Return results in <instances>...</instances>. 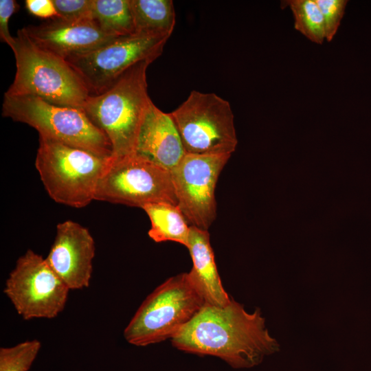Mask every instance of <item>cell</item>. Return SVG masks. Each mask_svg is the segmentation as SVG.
<instances>
[{
	"instance_id": "6da1fadb",
	"label": "cell",
	"mask_w": 371,
	"mask_h": 371,
	"mask_svg": "<svg viewBox=\"0 0 371 371\" xmlns=\"http://www.w3.org/2000/svg\"><path fill=\"white\" fill-rule=\"evenodd\" d=\"M181 351L211 355L234 368H250L279 350L259 308L247 313L233 299L224 307L205 304L171 339Z\"/></svg>"
},
{
	"instance_id": "7a4b0ae2",
	"label": "cell",
	"mask_w": 371,
	"mask_h": 371,
	"mask_svg": "<svg viewBox=\"0 0 371 371\" xmlns=\"http://www.w3.org/2000/svg\"><path fill=\"white\" fill-rule=\"evenodd\" d=\"M153 60H143L122 74L106 90L90 95L81 109L109 139L111 158L134 154L139 131L152 101L146 71Z\"/></svg>"
},
{
	"instance_id": "3957f363",
	"label": "cell",
	"mask_w": 371,
	"mask_h": 371,
	"mask_svg": "<svg viewBox=\"0 0 371 371\" xmlns=\"http://www.w3.org/2000/svg\"><path fill=\"white\" fill-rule=\"evenodd\" d=\"M11 49L16 69L4 94L33 95L56 105L81 109L91 94L66 60L35 44L24 28L17 31Z\"/></svg>"
},
{
	"instance_id": "277c9868",
	"label": "cell",
	"mask_w": 371,
	"mask_h": 371,
	"mask_svg": "<svg viewBox=\"0 0 371 371\" xmlns=\"http://www.w3.org/2000/svg\"><path fill=\"white\" fill-rule=\"evenodd\" d=\"M111 157L39 137L35 166L55 202L81 208L95 200L98 182Z\"/></svg>"
},
{
	"instance_id": "5b68a950",
	"label": "cell",
	"mask_w": 371,
	"mask_h": 371,
	"mask_svg": "<svg viewBox=\"0 0 371 371\" xmlns=\"http://www.w3.org/2000/svg\"><path fill=\"white\" fill-rule=\"evenodd\" d=\"M2 115L32 126L39 137L111 157L109 139L80 108L56 105L33 95L4 94Z\"/></svg>"
},
{
	"instance_id": "8992f818",
	"label": "cell",
	"mask_w": 371,
	"mask_h": 371,
	"mask_svg": "<svg viewBox=\"0 0 371 371\" xmlns=\"http://www.w3.org/2000/svg\"><path fill=\"white\" fill-rule=\"evenodd\" d=\"M205 304L188 273L172 276L144 300L124 328V337L137 346L172 339Z\"/></svg>"
},
{
	"instance_id": "52a82bcc",
	"label": "cell",
	"mask_w": 371,
	"mask_h": 371,
	"mask_svg": "<svg viewBox=\"0 0 371 371\" xmlns=\"http://www.w3.org/2000/svg\"><path fill=\"white\" fill-rule=\"evenodd\" d=\"M170 114L186 154L231 155L235 150L233 111L216 94L193 90Z\"/></svg>"
},
{
	"instance_id": "ba28073f",
	"label": "cell",
	"mask_w": 371,
	"mask_h": 371,
	"mask_svg": "<svg viewBox=\"0 0 371 371\" xmlns=\"http://www.w3.org/2000/svg\"><path fill=\"white\" fill-rule=\"evenodd\" d=\"M95 200L141 208L155 203L178 205L171 172L135 154L111 157Z\"/></svg>"
},
{
	"instance_id": "9c48e42d",
	"label": "cell",
	"mask_w": 371,
	"mask_h": 371,
	"mask_svg": "<svg viewBox=\"0 0 371 371\" xmlns=\"http://www.w3.org/2000/svg\"><path fill=\"white\" fill-rule=\"evenodd\" d=\"M69 291L45 258L32 249L18 258L3 289L25 320L56 317L63 311Z\"/></svg>"
},
{
	"instance_id": "30bf717a",
	"label": "cell",
	"mask_w": 371,
	"mask_h": 371,
	"mask_svg": "<svg viewBox=\"0 0 371 371\" xmlns=\"http://www.w3.org/2000/svg\"><path fill=\"white\" fill-rule=\"evenodd\" d=\"M168 38L142 34L117 37L95 49L71 56L67 62L83 80L91 95L100 94L128 69L143 60H156Z\"/></svg>"
},
{
	"instance_id": "8fae6325",
	"label": "cell",
	"mask_w": 371,
	"mask_h": 371,
	"mask_svg": "<svg viewBox=\"0 0 371 371\" xmlns=\"http://www.w3.org/2000/svg\"><path fill=\"white\" fill-rule=\"evenodd\" d=\"M230 156L186 154L171 170L178 206L190 225L207 230L216 218L215 188Z\"/></svg>"
},
{
	"instance_id": "7c38bea8",
	"label": "cell",
	"mask_w": 371,
	"mask_h": 371,
	"mask_svg": "<svg viewBox=\"0 0 371 371\" xmlns=\"http://www.w3.org/2000/svg\"><path fill=\"white\" fill-rule=\"evenodd\" d=\"M95 251L94 239L88 229L67 220L57 225L45 260L70 290L81 289L89 285Z\"/></svg>"
},
{
	"instance_id": "4fadbf2b",
	"label": "cell",
	"mask_w": 371,
	"mask_h": 371,
	"mask_svg": "<svg viewBox=\"0 0 371 371\" xmlns=\"http://www.w3.org/2000/svg\"><path fill=\"white\" fill-rule=\"evenodd\" d=\"M23 28L35 44L65 60L98 48L117 38L104 32L92 19H57Z\"/></svg>"
},
{
	"instance_id": "5bb4252c",
	"label": "cell",
	"mask_w": 371,
	"mask_h": 371,
	"mask_svg": "<svg viewBox=\"0 0 371 371\" xmlns=\"http://www.w3.org/2000/svg\"><path fill=\"white\" fill-rule=\"evenodd\" d=\"M134 154L172 170L186 153L170 113L150 102L142 120Z\"/></svg>"
},
{
	"instance_id": "9a60e30c",
	"label": "cell",
	"mask_w": 371,
	"mask_h": 371,
	"mask_svg": "<svg viewBox=\"0 0 371 371\" xmlns=\"http://www.w3.org/2000/svg\"><path fill=\"white\" fill-rule=\"evenodd\" d=\"M187 248L193 262L188 278L205 304L218 307L228 305L232 299L222 284L207 230L190 225Z\"/></svg>"
},
{
	"instance_id": "2e32d148",
	"label": "cell",
	"mask_w": 371,
	"mask_h": 371,
	"mask_svg": "<svg viewBox=\"0 0 371 371\" xmlns=\"http://www.w3.org/2000/svg\"><path fill=\"white\" fill-rule=\"evenodd\" d=\"M135 33L168 38L176 22L172 0H130Z\"/></svg>"
},
{
	"instance_id": "e0dca14e",
	"label": "cell",
	"mask_w": 371,
	"mask_h": 371,
	"mask_svg": "<svg viewBox=\"0 0 371 371\" xmlns=\"http://www.w3.org/2000/svg\"><path fill=\"white\" fill-rule=\"evenodd\" d=\"M143 209L150 221L149 237L156 243L173 241L188 247L190 226L178 205L155 203Z\"/></svg>"
},
{
	"instance_id": "ac0fdd59",
	"label": "cell",
	"mask_w": 371,
	"mask_h": 371,
	"mask_svg": "<svg viewBox=\"0 0 371 371\" xmlns=\"http://www.w3.org/2000/svg\"><path fill=\"white\" fill-rule=\"evenodd\" d=\"M91 16L109 36L135 34L130 0H93Z\"/></svg>"
},
{
	"instance_id": "d6986e66",
	"label": "cell",
	"mask_w": 371,
	"mask_h": 371,
	"mask_svg": "<svg viewBox=\"0 0 371 371\" xmlns=\"http://www.w3.org/2000/svg\"><path fill=\"white\" fill-rule=\"evenodd\" d=\"M282 6L292 12L294 28L313 43L322 45L326 41L323 15L315 0H286Z\"/></svg>"
},
{
	"instance_id": "ffe728a7",
	"label": "cell",
	"mask_w": 371,
	"mask_h": 371,
	"mask_svg": "<svg viewBox=\"0 0 371 371\" xmlns=\"http://www.w3.org/2000/svg\"><path fill=\"white\" fill-rule=\"evenodd\" d=\"M41 343L26 340L14 346L0 348V371H27L35 360Z\"/></svg>"
},
{
	"instance_id": "44dd1931",
	"label": "cell",
	"mask_w": 371,
	"mask_h": 371,
	"mask_svg": "<svg viewBox=\"0 0 371 371\" xmlns=\"http://www.w3.org/2000/svg\"><path fill=\"white\" fill-rule=\"evenodd\" d=\"M324 20L326 41L330 42L336 35L344 17L348 1L315 0Z\"/></svg>"
},
{
	"instance_id": "7402d4cb",
	"label": "cell",
	"mask_w": 371,
	"mask_h": 371,
	"mask_svg": "<svg viewBox=\"0 0 371 371\" xmlns=\"http://www.w3.org/2000/svg\"><path fill=\"white\" fill-rule=\"evenodd\" d=\"M53 2L58 14V19L78 21L92 19L93 0H53Z\"/></svg>"
},
{
	"instance_id": "603a6c76",
	"label": "cell",
	"mask_w": 371,
	"mask_h": 371,
	"mask_svg": "<svg viewBox=\"0 0 371 371\" xmlns=\"http://www.w3.org/2000/svg\"><path fill=\"white\" fill-rule=\"evenodd\" d=\"M19 8L17 2L14 0L0 1V38L11 48L15 43V37H13L9 31L8 23L11 16Z\"/></svg>"
},
{
	"instance_id": "cb8c5ba5",
	"label": "cell",
	"mask_w": 371,
	"mask_h": 371,
	"mask_svg": "<svg viewBox=\"0 0 371 371\" xmlns=\"http://www.w3.org/2000/svg\"><path fill=\"white\" fill-rule=\"evenodd\" d=\"M25 8L30 14L42 19L58 18L53 0H26Z\"/></svg>"
}]
</instances>
